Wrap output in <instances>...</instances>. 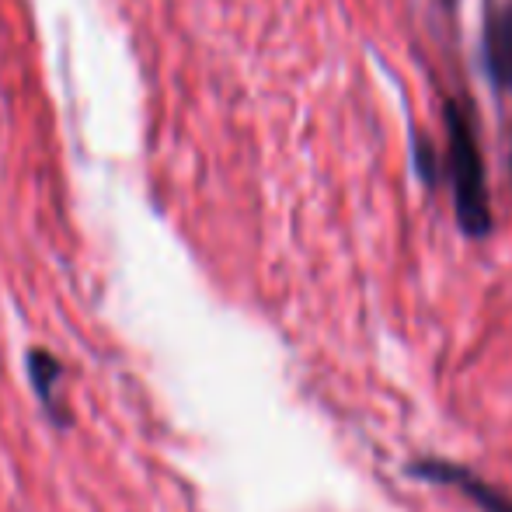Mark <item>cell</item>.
<instances>
[{"label":"cell","instance_id":"6da1fadb","mask_svg":"<svg viewBox=\"0 0 512 512\" xmlns=\"http://www.w3.org/2000/svg\"><path fill=\"white\" fill-rule=\"evenodd\" d=\"M446 122V171L453 185V209L467 237H485L492 230V203L485 185V161H481L474 119L460 102L443 105Z\"/></svg>","mask_w":512,"mask_h":512},{"label":"cell","instance_id":"7a4b0ae2","mask_svg":"<svg viewBox=\"0 0 512 512\" xmlns=\"http://www.w3.org/2000/svg\"><path fill=\"white\" fill-rule=\"evenodd\" d=\"M481 60H485L488 81L512 95V4L488 14L485 35H481Z\"/></svg>","mask_w":512,"mask_h":512},{"label":"cell","instance_id":"3957f363","mask_svg":"<svg viewBox=\"0 0 512 512\" xmlns=\"http://www.w3.org/2000/svg\"><path fill=\"white\" fill-rule=\"evenodd\" d=\"M422 478H432V481H443V485H457L460 492L467 495L471 502H478L485 512H512V499L495 488H488L481 478L467 474L464 467H453V464H436V460H425V464L415 467Z\"/></svg>","mask_w":512,"mask_h":512},{"label":"cell","instance_id":"277c9868","mask_svg":"<svg viewBox=\"0 0 512 512\" xmlns=\"http://www.w3.org/2000/svg\"><path fill=\"white\" fill-rule=\"evenodd\" d=\"M28 377H32V387L42 398V405L53 411L60 422H67V411H60V405H56V387H60V377H63L60 359L49 356V352H42V349L28 352Z\"/></svg>","mask_w":512,"mask_h":512},{"label":"cell","instance_id":"5b68a950","mask_svg":"<svg viewBox=\"0 0 512 512\" xmlns=\"http://www.w3.org/2000/svg\"><path fill=\"white\" fill-rule=\"evenodd\" d=\"M450 4H453V0H450Z\"/></svg>","mask_w":512,"mask_h":512}]
</instances>
